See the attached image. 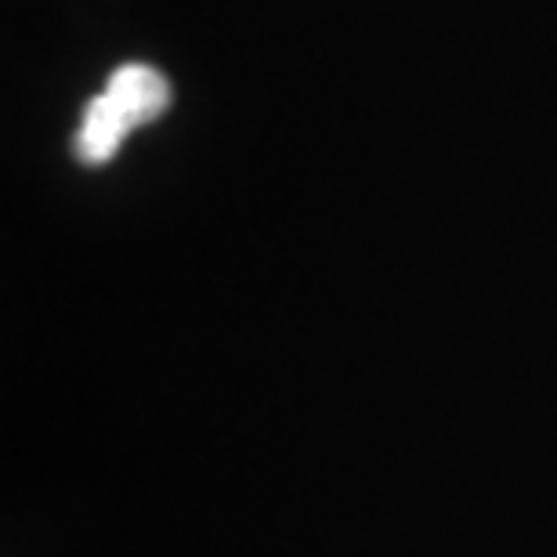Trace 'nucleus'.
<instances>
[{"mask_svg": "<svg viewBox=\"0 0 557 557\" xmlns=\"http://www.w3.org/2000/svg\"><path fill=\"white\" fill-rule=\"evenodd\" d=\"M102 95L116 106V113L127 120L131 131L160 120L166 113V106H171V84H166V76L141 62L120 65V70L109 76Z\"/></svg>", "mask_w": 557, "mask_h": 557, "instance_id": "1", "label": "nucleus"}, {"mask_svg": "<svg viewBox=\"0 0 557 557\" xmlns=\"http://www.w3.org/2000/svg\"><path fill=\"white\" fill-rule=\"evenodd\" d=\"M127 135H131V127H127V120L116 113V106L109 102L106 95H95L84 109V120H81V131H76L73 149H76V156H81V163L98 166V163L113 160Z\"/></svg>", "mask_w": 557, "mask_h": 557, "instance_id": "2", "label": "nucleus"}]
</instances>
